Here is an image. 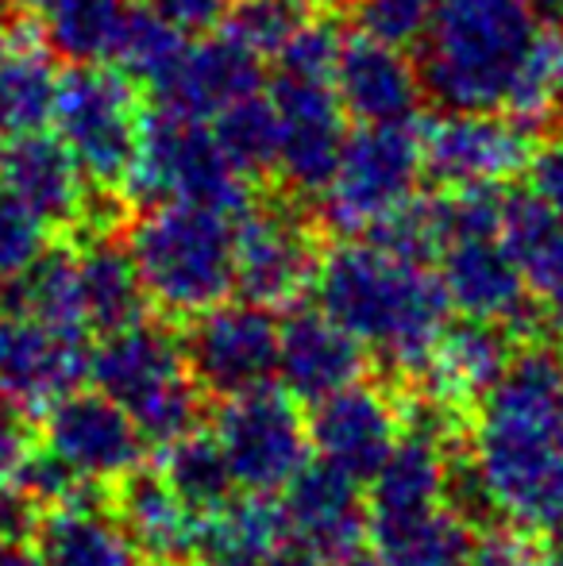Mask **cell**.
Instances as JSON below:
<instances>
[{"instance_id":"cell-1","label":"cell","mask_w":563,"mask_h":566,"mask_svg":"<svg viewBox=\"0 0 563 566\" xmlns=\"http://www.w3.org/2000/svg\"><path fill=\"white\" fill-rule=\"evenodd\" d=\"M475 412L471 459L498 516L549 536L563 521V350L525 343Z\"/></svg>"},{"instance_id":"cell-2","label":"cell","mask_w":563,"mask_h":566,"mask_svg":"<svg viewBox=\"0 0 563 566\" xmlns=\"http://www.w3.org/2000/svg\"><path fill=\"white\" fill-rule=\"evenodd\" d=\"M313 290L316 308L417 386L451 313L440 274L378 239L352 235L321 254Z\"/></svg>"},{"instance_id":"cell-3","label":"cell","mask_w":563,"mask_h":566,"mask_svg":"<svg viewBox=\"0 0 563 566\" xmlns=\"http://www.w3.org/2000/svg\"><path fill=\"white\" fill-rule=\"evenodd\" d=\"M536 0H436L421 39V82L444 108H505L541 35Z\"/></svg>"},{"instance_id":"cell-4","label":"cell","mask_w":563,"mask_h":566,"mask_svg":"<svg viewBox=\"0 0 563 566\" xmlns=\"http://www.w3.org/2000/svg\"><path fill=\"white\" fill-rule=\"evenodd\" d=\"M128 251L147 297L170 316L189 321L236 290L232 220L220 212L181 201L147 205L128 231Z\"/></svg>"},{"instance_id":"cell-5","label":"cell","mask_w":563,"mask_h":566,"mask_svg":"<svg viewBox=\"0 0 563 566\" xmlns=\"http://www.w3.org/2000/svg\"><path fill=\"white\" fill-rule=\"evenodd\" d=\"M90 381L132 412L143 440L155 448L181 440L201 424L205 389L189 374L181 336L147 316L108 332L93 347Z\"/></svg>"},{"instance_id":"cell-6","label":"cell","mask_w":563,"mask_h":566,"mask_svg":"<svg viewBox=\"0 0 563 566\" xmlns=\"http://www.w3.org/2000/svg\"><path fill=\"white\" fill-rule=\"evenodd\" d=\"M124 189L139 205L181 201L228 220H240L251 209V174L228 158L217 132L205 127V119L166 105L143 116L139 147Z\"/></svg>"},{"instance_id":"cell-7","label":"cell","mask_w":563,"mask_h":566,"mask_svg":"<svg viewBox=\"0 0 563 566\" xmlns=\"http://www.w3.org/2000/svg\"><path fill=\"white\" fill-rule=\"evenodd\" d=\"M139 85L121 66L74 62L59 77L54 135L66 143L74 163L97 189H124L143 132Z\"/></svg>"},{"instance_id":"cell-8","label":"cell","mask_w":563,"mask_h":566,"mask_svg":"<svg viewBox=\"0 0 563 566\" xmlns=\"http://www.w3.org/2000/svg\"><path fill=\"white\" fill-rule=\"evenodd\" d=\"M425 174V132L409 124H363L347 135L336 178L324 189V224L367 235L417 193Z\"/></svg>"},{"instance_id":"cell-9","label":"cell","mask_w":563,"mask_h":566,"mask_svg":"<svg viewBox=\"0 0 563 566\" xmlns=\"http://www.w3.org/2000/svg\"><path fill=\"white\" fill-rule=\"evenodd\" d=\"M217 443L228 459L236 485L251 493H282L309 462V428L298 412V397L259 386L228 397L217 412Z\"/></svg>"},{"instance_id":"cell-10","label":"cell","mask_w":563,"mask_h":566,"mask_svg":"<svg viewBox=\"0 0 563 566\" xmlns=\"http://www.w3.org/2000/svg\"><path fill=\"white\" fill-rule=\"evenodd\" d=\"M279 343L282 328L274 321V308L251 305L243 297L236 305L220 301L189 316V328L181 336L194 381L220 401L271 386L279 378Z\"/></svg>"},{"instance_id":"cell-11","label":"cell","mask_w":563,"mask_h":566,"mask_svg":"<svg viewBox=\"0 0 563 566\" xmlns=\"http://www.w3.org/2000/svg\"><path fill=\"white\" fill-rule=\"evenodd\" d=\"M440 282L451 308L471 321L502 324L513 343L544 339L552 328L533 301L525 274L498 235H463L440 251Z\"/></svg>"},{"instance_id":"cell-12","label":"cell","mask_w":563,"mask_h":566,"mask_svg":"<svg viewBox=\"0 0 563 566\" xmlns=\"http://www.w3.org/2000/svg\"><path fill=\"white\" fill-rule=\"evenodd\" d=\"M236 293L263 308H293L313 290L321 251L313 231L285 205H251L232 228Z\"/></svg>"},{"instance_id":"cell-13","label":"cell","mask_w":563,"mask_h":566,"mask_svg":"<svg viewBox=\"0 0 563 566\" xmlns=\"http://www.w3.org/2000/svg\"><path fill=\"white\" fill-rule=\"evenodd\" d=\"M533 150V127L498 108H448L425 127V170L444 189L505 186L529 170Z\"/></svg>"},{"instance_id":"cell-14","label":"cell","mask_w":563,"mask_h":566,"mask_svg":"<svg viewBox=\"0 0 563 566\" xmlns=\"http://www.w3.org/2000/svg\"><path fill=\"white\" fill-rule=\"evenodd\" d=\"M90 358V332L54 328L28 313L0 316V394L31 417L82 389Z\"/></svg>"},{"instance_id":"cell-15","label":"cell","mask_w":563,"mask_h":566,"mask_svg":"<svg viewBox=\"0 0 563 566\" xmlns=\"http://www.w3.org/2000/svg\"><path fill=\"white\" fill-rule=\"evenodd\" d=\"M271 101L279 108V174L301 197H324L344 155V105L321 77L279 74Z\"/></svg>"},{"instance_id":"cell-16","label":"cell","mask_w":563,"mask_h":566,"mask_svg":"<svg viewBox=\"0 0 563 566\" xmlns=\"http://www.w3.org/2000/svg\"><path fill=\"white\" fill-rule=\"evenodd\" d=\"M43 440L74 474L116 485L143 467L147 440L124 405L101 389H74L43 412Z\"/></svg>"},{"instance_id":"cell-17","label":"cell","mask_w":563,"mask_h":566,"mask_svg":"<svg viewBox=\"0 0 563 566\" xmlns=\"http://www.w3.org/2000/svg\"><path fill=\"white\" fill-rule=\"evenodd\" d=\"M309 443L324 462L371 482L402 436V405L378 381H347L309 409Z\"/></svg>"},{"instance_id":"cell-18","label":"cell","mask_w":563,"mask_h":566,"mask_svg":"<svg viewBox=\"0 0 563 566\" xmlns=\"http://www.w3.org/2000/svg\"><path fill=\"white\" fill-rule=\"evenodd\" d=\"M359 485V478L344 474L332 462H305L282 490L290 536L332 563L359 552L371 536V505L363 501Z\"/></svg>"},{"instance_id":"cell-19","label":"cell","mask_w":563,"mask_h":566,"mask_svg":"<svg viewBox=\"0 0 563 566\" xmlns=\"http://www.w3.org/2000/svg\"><path fill=\"white\" fill-rule=\"evenodd\" d=\"M51 566H139L143 555L113 513V490L82 478L62 505H46L31 532Z\"/></svg>"},{"instance_id":"cell-20","label":"cell","mask_w":563,"mask_h":566,"mask_svg":"<svg viewBox=\"0 0 563 566\" xmlns=\"http://www.w3.org/2000/svg\"><path fill=\"white\" fill-rule=\"evenodd\" d=\"M332 85L344 113L359 124H409L425 97L421 70L406 59V51L367 31L344 39Z\"/></svg>"},{"instance_id":"cell-21","label":"cell","mask_w":563,"mask_h":566,"mask_svg":"<svg viewBox=\"0 0 563 566\" xmlns=\"http://www.w3.org/2000/svg\"><path fill=\"white\" fill-rule=\"evenodd\" d=\"M371 366L367 343L355 339L324 308H298L285 316L279 343V381L290 397L313 405L359 381Z\"/></svg>"},{"instance_id":"cell-22","label":"cell","mask_w":563,"mask_h":566,"mask_svg":"<svg viewBox=\"0 0 563 566\" xmlns=\"http://www.w3.org/2000/svg\"><path fill=\"white\" fill-rule=\"evenodd\" d=\"M93 181L82 174L59 135L20 132L0 150V189L20 197L51 228H77L85 220Z\"/></svg>"},{"instance_id":"cell-23","label":"cell","mask_w":563,"mask_h":566,"mask_svg":"<svg viewBox=\"0 0 563 566\" xmlns=\"http://www.w3.org/2000/svg\"><path fill=\"white\" fill-rule=\"evenodd\" d=\"M513 358V336L502 324L471 321L448 324L428 355L425 374L417 378V394L440 401L456 417L475 412L482 397L498 386Z\"/></svg>"},{"instance_id":"cell-24","label":"cell","mask_w":563,"mask_h":566,"mask_svg":"<svg viewBox=\"0 0 563 566\" xmlns=\"http://www.w3.org/2000/svg\"><path fill=\"white\" fill-rule=\"evenodd\" d=\"M256 93H263V59L228 31H209V39L186 46L174 77L155 93V101L186 116L217 119L225 108Z\"/></svg>"},{"instance_id":"cell-25","label":"cell","mask_w":563,"mask_h":566,"mask_svg":"<svg viewBox=\"0 0 563 566\" xmlns=\"http://www.w3.org/2000/svg\"><path fill=\"white\" fill-rule=\"evenodd\" d=\"M113 513L128 528L139 555L155 566H181L194 559L197 513L174 493L158 470L136 467L113 485Z\"/></svg>"},{"instance_id":"cell-26","label":"cell","mask_w":563,"mask_h":566,"mask_svg":"<svg viewBox=\"0 0 563 566\" xmlns=\"http://www.w3.org/2000/svg\"><path fill=\"white\" fill-rule=\"evenodd\" d=\"M498 239L525 274L533 301L549 324L563 332V217L549 209L533 189H505Z\"/></svg>"},{"instance_id":"cell-27","label":"cell","mask_w":563,"mask_h":566,"mask_svg":"<svg viewBox=\"0 0 563 566\" xmlns=\"http://www.w3.org/2000/svg\"><path fill=\"white\" fill-rule=\"evenodd\" d=\"M290 536L282 501L274 493L228 497L212 513L197 516L194 563L197 566H263Z\"/></svg>"},{"instance_id":"cell-28","label":"cell","mask_w":563,"mask_h":566,"mask_svg":"<svg viewBox=\"0 0 563 566\" xmlns=\"http://www.w3.org/2000/svg\"><path fill=\"white\" fill-rule=\"evenodd\" d=\"M77 266H82V293H85V321L90 332H121L147 316V290L136 270L128 243L113 235H93L85 247H77Z\"/></svg>"},{"instance_id":"cell-29","label":"cell","mask_w":563,"mask_h":566,"mask_svg":"<svg viewBox=\"0 0 563 566\" xmlns=\"http://www.w3.org/2000/svg\"><path fill=\"white\" fill-rule=\"evenodd\" d=\"M371 544L386 566H471L475 528L451 505L409 516H371Z\"/></svg>"},{"instance_id":"cell-30","label":"cell","mask_w":563,"mask_h":566,"mask_svg":"<svg viewBox=\"0 0 563 566\" xmlns=\"http://www.w3.org/2000/svg\"><path fill=\"white\" fill-rule=\"evenodd\" d=\"M54 97H59V74L51 51L28 28H15L12 51L0 66V127L12 135L39 132L51 124Z\"/></svg>"},{"instance_id":"cell-31","label":"cell","mask_w":563,"mask_h":566,"mask_svg":"<svg viewBox=\"0 0 563 566\" xmlns=\"http://www.w3.org/2000/svg\"><path fill=\"white\" fill-rule=\"evenodd\" d=\"M8 313H28L54 328L90 332L85 321V293H82V266H77V247H46L35 266L12 277V301Z\"/></svg>"},{"instance_id":"cell-32","label":"cell","mask_w":563,"mask_h":566,"mask_svg":"<svg viewBox=\"0 0 563 566\" xmlns=\"http://www.w3.org/2000/svg\"><path fill=\"white\" fill-rule=\"evenodd\" d=\"M186 46H189L186 31H178L158 12H150L143 0H132L108 59H113L136 85H147L150 93H158L174 77Z\"/></svg>"},{"instance_id":"cell-33","label":"cell","mask_w":563,"mask_h":566,"mask_svg":"<svg viewBox=\"0 0 563 566\" xmlns=\"http://www.w3.org/2000/svg\"><path fill=\"white\" fill-rule=\"evenodd\" d=\"M158 474L174 485V493L197 516L225 505L236 490V478L228 470V459L220 451L217 436H205L201 428L158 448Z\"/></svg>"},{"instance_id":"cell-34","label":"cell","mask_w":563,"mask_h":566,"mask_svg":"<svg viewBox=\"0 0 563 566\" xmlns=\"http://www.w3.org/2000/svg\"><path fill=\"white\" fill-rule=\"evenodd\" d=\"M132 0H51L46 4V43L70 62H101L113 54Z\"/></svg>"},{"instance_id":"cell-35","label":"cell","mask_w":563,"mask_h":566,"mask_svg":"<svg viewBox=\"0 0 563 566\" xmlns=\"http://www.w3.org/2000/svg\"><path fill=\"white\" fill-rule=\"evenodd\" d=\"M220 147L228 150L236 166L251 178L259 174L279 170V108H274L271 97L256 93V97H243L240 105L225 108L212 124Z\"/></svg>"},{"instance_id":"cell-36","label":"cell","mask_w":563,"mask_h":566,"mask_svg":"<svg viewBox=\"0 0 563 566\" xmlns=\"http://www.w3.org/2000/svg\"><path fill=\"white\" fill-rule=\"evenodd\" d=\"M560 90H563V28L560 23H544L533 51L525 54L518 77H513V90L505 97V113L521 119V124L536 127L552 116Z\"/></svg>"},{"instance_id":"cell-37","label":"cell","mask_w":563,"mask_h":566,"mask_svg":"<svg viewBox=\"0 0 563 566\" xmlns=\"http://www.w3.org/2000/svg\"><path fill=\"white\" fill-rule=\"evenodd\" d=\"M309 20V0H232L225 31L236 35L259 59H279L293 31Z\"/></svg>"},{"instance_id":"cell-38","label":"cell","mask_w":563,"mask_h":566,"mask_svg":"<svg viewBox=\"0 0 563 566\" xmlns=\"http://www.w3.org/2000/svg\"><path fill=\"white\" fill-rule=\"evenodd\" d=\"M46 220L35 217L20 197L0 189V282H12L35 266L46 251Z\"/></svg>"},{"instance_id":"cell-39","label":"cell","mask_w":563,"mask_h":566,"mask_svg":"<svg viewBox=\"0 0 563 566\" xmlns=\"http://www.w3.org/2000/svg\"><path fill=\"white\" fill-rule=\"evenodd\" d=\"M436 12V0H355L359 31L390 46H417Z\"/></svg>"},{"instance_id":"cell-40","label":"cell","mask_w":563,"mask_h":566,"mask_svg":"<svg viewBox=\"0 0 563 566\" xmlns=\"http://www.w3.org/2000/svg\"><path fill=\"white\" fill-rule=\"evenodd\" d=\"M340 46H344V35L332 20H316L309 15L293 39L279 51V74H298V77H321V82H332L340 62Z\"/></svg>"},{"instance_id":"cell-41","label":"cell","mask_w":563,"mask_h":566,"mask_svg":"<svg viewBox=\"0 0 563 566\" xmlns=\"http://www.w3.org/2000/svg\"><path fill=\"white\" fill-rule=\"evenodd\" d=\"M549 552L536 544V532L521 524H487L475 532L471 544V566H544Z\"/></svg>"},{"instance_id":"cell-42","label":"cell","mask_w":563,"mask_h":566,"mask_svg":"<svg viewBox=\"0 0 563 566\" xmlns=\"http://www.w3.org/2000/svg\"><path fill=\"white\" fill-rule=\"evenodd\" d=\"M12 482L20 485L35 505L46 509V505H62V501L77 490L82 474H74V470H70L51 448H35L28 459H23V467L15 470Z\"/></svg>"},{"instance_id":"cell-43","label":"cell","mask_w":563,"mask_h":566,"mask_svg":"<svg viewBox=\"0 0 563 566\" xmlns=\"http://www.w3.org/2000/svg\"><path fill=\"white\" fill-rule=\"evenodd\" d=\"M150 12H158L166 23H174L186 35H209L225 28V15L232 0H143Z\"/></svg>"},{"instance_id":"cell-44","label":"cell","mask_w":563,"mask_h":566,"mask_svg":"<svg viewBox=\"0 0 563 566\" xmlns=\"http://www.w3.org/2000/svg\"><path fill=\"white\" fill-rule=\"evenodd\" d=\"M35 451V432L28 424V412L15 409L4 394H0V482H12L23 459Z\"/></svg>"},{"instance_id":"cell-45","label":"cell","mask_w":563,"mask_h":566,"mask_svg":"<svg viewBox=\"0 0 563 566\" xmlns=\"http://www.w3.org/2000/svg\"><path fill=\"white\" fill-rule=\"evenodd\" d=\"M529 189L549 205L556 217H563V139L544 143L529 158Z\"/></svg>"},{"instance_id":"cell-46","label":"cell","mask_w":563,"mask_h":566,"mask_svg":"<svg viewBox=\"0 0 563 566\" xmlns=\"http://www.w3.org/2000/svg\"><path fill=\"white\" fill-rule=\"evenodd\" d=\"M39 505L15 482H0V544L28 539L35 532Z\"/></svg>"},{"instance_id":"cell-47","label":"cell","mask_w":563,"mask_h":566,"mask_svg":"<svg viewBox=\"0 0 563 566\" xmlns=\"http://www.w3.org/2000/svg\"><path fill=\"white\" fill-rule=\"evenodd\" d=\"M0 566H51V563H46V555L35 544L12 539V544H0Z\"/></svg>"},{"instance_id":"cell-48","label":"cell","mask_w":563,"mask_h":566,"mask_svg":"<svg viewBox=\"0 0 563 566\" xmlns=\"http://www.w3.org/2000/svg\"><path fill=\"white\" fill-rule=\"evenodd\" d=\"M263 566H324V559L316 552H309L305 544H290V547L282 544Z\"/></svg>"},{"instance_id":"cell-49","label":"cell","mask_w":563,"mask_h":566,"mask_svg":"<svg viewBox=\"0 0 563 566\" xmlns=\"http://www.w3.org/2000/svg\"><path fill=\"white\" fill-rule=\"evenodd\" d=\"M336 566H386L378 555H367L359 547V552H352V555H344V559H336Z\"/></svg>"},{"instance_id":"cell-50","label":"cell","mask_w":563,"mask_h":566,"mask_svg":"<svg viewBox=\"0 0 563 566\" xmlns=\"http://www.w3.org/2000/svg\"><path fill=\"white\" fill-rule=\"evenodd\" d=\"M12 12H20V15H35V12H46V4L51 0H4Z\"/></svg>"},{"instance_id":"cell-51","label":"cell","mask_w":563,"mask_h":566,"mask_svg":"<svg viewBox=\"0 0 563 566\" xmlns=\"http://www.w3.org/2000/svg\"><path fill=\"white\" fill-rule=\"evenodd\" d=\"M12 39H15V28H12V23L0 20V66H4L8 51H12Z\"/></svg>"},{"instance_id":"cell-52","label":"cell","mask_w":563,"mask_h":566,"mask_svg":"<svg viewBox=\"0 0 563 566\" xmlns=\"http://www.w3.org/2000/svg\"><path fill=\"white\" fill-rule=\"evenodd\" d=\"M544 566H563V544L549 547V563H544Z\"/></svg>"},{"instance_id":"cell-53","label":"cell","mask_w":563,"mask_h":566,"mask_svg":"<svg viewBox=\"0 0 563 566\" xmlns=\"http://www.w3.org/2000/svg\"><path fill=\"white\" fill-rule=\"evenodd\" d=\"M552 116H556V124H560V132H563V90H560V97H556V108H552Z\"/></svg>"},{"instance_id":"cell-54","label":"cell","mask_w":563,"mask_h":566,"mask_svg":"<svg viewBox=\"0 0 563 566\" xmlns=\"http://www.w3.org/2000/svg\"><path fill=\"white\" fill-rule=\"evenodd\" d=\"M552 4V12H556V20H563V0H549Z\"/></svg>"},{"instance_id":"cell-55","label":"cell","mask_w":563,"mask_h":566,"mask_svg":"<svg viewBox=\"0 0 563 566\" xmlns=\"http://www.w3.org/2000/svg\"><path fill=\"white\" fill-rule=\"evenodd\" d=\"M0 308H4V297H0Z\"/></svg>"},{"instance_id":"cell-56","label":"cell","mask_w":563,"mask_h":566,"mask_svg":"<svg viewBox=\"0 0 563 566\" xmlns=\"http://www.w3.org/2000/svg\"><path fill=\"white\" fill-rule=\"evenodd\" d=\"M0 150H4V147H0Z\"/></svg>"},{"instance_id":"cell-57","label":"cell","mask_w":563,"mask_h":566,"mask_svg":"<svg viewBox=\"0 0 563 566\" xmlns=\"http://www.w3.org/2000/svg\"><path fill=\"white\" fill-rule=\"evenodd\" d=\"M181 566H186V563H181Z\"/></svg>"}]
</instances>
